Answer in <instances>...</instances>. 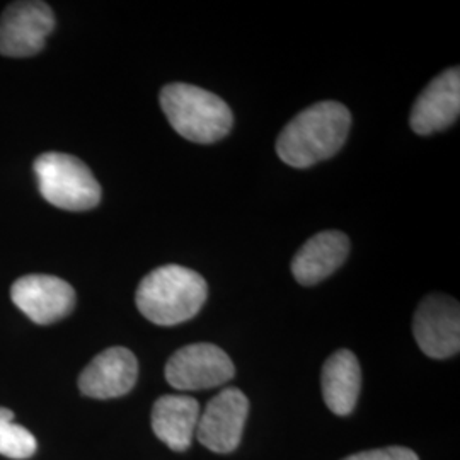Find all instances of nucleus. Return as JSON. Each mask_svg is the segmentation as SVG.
I'll return each mask as SVG.
<instances>
[{"mask_svg":"<svg viewBox=\"0 0 460 460\" xmlns=\"http://www.w3.org/2000/svg\"><path fill=\"white\" fill-rule=\"evenodd\" d=\"M55 28L49 4L22 0L11 4L0 17V55L24 58L40 53Z\"/></svg>","mask_w":460,"mask_h":460,"instance_id":"0eeeda50","label":"nucleus"},{"mask_svg":"<svg viewBox=\"0 0 460 460\" xmlns=\"http://www.w3.org/2000/svg\"><path fill=\"white\" fill-rule=\"evenodd\" d=\"M343 460H420L416 452L406 447H384V448H374L353 454Z\"/></svg>","mask_w":460,"mask_h":460,"instance_id":"dca6fc26","label":"nucleus"},{"mask_svg":"<svg viewBox=\"0 0 460 460\" xmlns=\"http://www.w3.org/2000/svg\"><path fill=\"white\" fill-rule=\"evenodd\" d=\"M34 176L41 197L68 212L91 210L101 201V186L81 159L49 152L34 161Z\"/></svg>","mask_w":460,"mask_h":460,"instance_id":"20e7f679","label":"nucleus"},{"mask_svg":"<svg viewBox=\"0 0 460 460\" xmlns=\"http://www.w3.org/2000/svg\"><path fill=\"white\" fill-rule=\"evenodd\" d=\"M11 298L36 324H53L74 311L75 290L58 277L28 275L14 281Z\"/></svg>","mask_w":460,"mask_h":460,"instance_id":"1a4fd4ad","label":"nucleus"},{"mask_svg":"<svg viewBox=\"0 0 460 460\" xmlns=\"http://www.w3.org/2000/svg\"><path fill=\"white\" fill-rule=\"evenodd\" d=\"M235 376L229 355L210 343L178 349L165 365V380L180 391H205L227 384Z\"/></svg>","mask_w":460,"mask_h":460,"instance_id":"39448f33","label":"nucleus"},{"mask_svg":"<svg viewBox=\"0 0 460 460\" xmlns=\"http://www.w3.org/2000/svg\"><path fill=\"white\" fill-rule=\"evenodd\" d=\"M138 362L130 349L113 346L99 353L79 377V389L93 399H113L128 394L137 384Z\"/></svg>","mask_w":460,"mask_h":460,"instance_id":"9b49d317","label":"nucleus"},{"mask_svg":"<svg viewBox=\"0 0 460 460\" xmlns=\"http://www.w3.org/2000/svg\"><path fill=\"white\" fill-rule=\"evenodd\" d=\"M199 402L190 395H163L152 410V429L169 448H190L197 431Z\"/></svg>","mask_w":460,"mask_h":460,"instance_id":"ddd939ff","label":"nucleus"},{"mask_svg":"<svg viewBox=\"0 0 460 460\" xmlns=\"http://www.w3.org/2000/svg\"><path fill=\"white\" fill-rule=\"evenodd\" d=\"M323 395L336 416L351 414L362 389V370L358 358L349 349H338L323 367Z\"/></svg>","mask_w":460,"mask_h":460,"instance_id":"4468645a","label":"nucleus"},{"mask_svg":"<svg viewBox=\"0 0 460 460\" xmlns=\"http://www.w3.org/2000/svg\"><path fill=\"white\" fill-rule=\"evenodd\" d=\"M460 113L459 66L448 68L428 84L412 106L411 128L418 135L442 132Z\"/></svg>","mask_w":460,"mask_h":460,"instance_id":"9d476101","label":"nucleus"},{"mask_svg":"<svg viewBox=\"0 0 460 460\" xmlns=\"http://www.w3.org/2000/svg\"><path fill=\"white\" fill-rule=\"evenodd\" d=\"M351 127V113L338 101L315 102L283 128L277 154L285 164L307 169L332 157L343 147Z\"/></svg>","mask_w":460,"mask_h":460,"instance_id":"f257e3e1","label":"nucleus"},{"mask_svg":"<svg viewBox=\"0 0 460 460\" xmlns=\"http://www.w3.org/2000/svg\"><path fill=\"white\" fill-rule=\"evenodd\" d=\"M414 340L421 351L435 360L457 355L460 349L459 302L433 294L423 298L412 321Z\"/></svg>","mask_w":460,"mask_h":460,"instance_id":"423d86ee","label":"nucleus"},{"mask_svg":"<svg viewBox=\"0 0 460 460\" xmlns=\"http://www.w3.org/2000/svg\"><path fill=\"white\" fill-rule=\"evenodd\" d=\"M349 239L340 230H326L311 237L292 261V273L300 285L311 287L332 275L345 263Z\"/></svg>","mask_w":460,"mask_h":460,"instance_id":"f8f14e48","label":"nucleus"},{"mask_svg":"<svg viewBox=\"0 0 460 460\" xmlns=\"http://www.w3.org/2000/svg\"><path fill=\"white\" fill-rule=\"evenodd\" d=\"M161 108L171 127L195 144H215L232 130L234 116L227 102L198 85H165Z\"/></svg>","mask_w":460,"mask_h":460,"instance_id":"7ed1b4c3","label":"nucleus"},{"mask_svg":"<svg viewBox=\"0 0 460 460\" xmlns=\"http://www.w3.org/2000/svg\"><path fill=\"white\" fill-rule=\"evenodd\" d=\"M36 447L31 431L14 423V412L0 408V456L16 460L30 459Z\"/></svg>","mask_w":460,"mask_h":460,"instance_id":"2eb2a0df","label":"nucleus"},{"mask_svg":"<svg viewBox=\"0 0 460 460\" xmlns=\"http://www.w3.org/2000/svg\"><path fill=\"white\" fill-rule=\"evenodd\" d=\"M208 296L205 279L184 266L165 264L150 271L137 288V307L157 326H176L193 319Z\"/></svg>","mask_w":460,"mask_h":460,"instance_id":"f03ea898","label":"nucleus"},{"mask_svg":"<svg viewBox=\"0 0 460 460\" xmlns=\"http://www.w3.org/2000/svg\"><path fill=\"white\" fill-rule=\"evenodd\" d=\"M247 414L246 394L235 387L224 389L199 412L195 431L198 442L217 454H229L241 444Z\"/></svg>","mask_w":460,"mask_h":460,"instance_id":"6e6552de","label":"nucleus"}]
</instances>
